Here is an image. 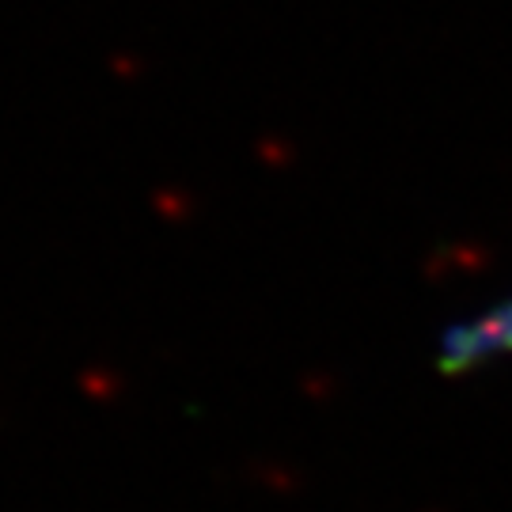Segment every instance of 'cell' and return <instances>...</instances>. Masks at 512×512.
Here are the masks:
<instances>
[{"label": "cell", "mask_w": 512, "mask_h": 512, "mask_svg": "<svg viewBox=\"0 0 512 512\" xmlns=\"http://www.w3.org/2000/svg\"><path fill=\"white\" fill-rule=\"evenodd\" d=\"M512 353V296L505 304L490 308L486 315H475L467 323H456L440 334L437 361L444 372H463L494 357Z\"/></svg>", "instance_id": "obj_1"}]
</instances>
